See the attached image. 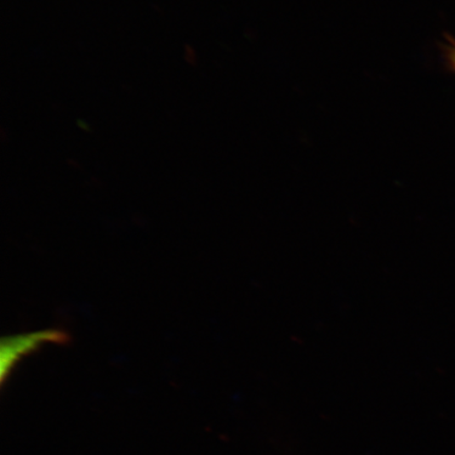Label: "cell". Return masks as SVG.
I'll return each instance as SVG.
<instances>
[{
    "label": "cell",
    "instance_id": "cell-2",
    "mask_svg": "<svg viewBox=\"0 0 455 455\" xmlns=\"http://www.w3.org/2000/svg\"><path fill=\"white\" fill-rule=\"evenodd\" d=\"M445 38L442 47L443 60L448 69L455 73V39L448 36Z\"/></svg>",
    "mask_w": 455,
    "mask_h": 455
},
{
    "label": "cell",
    "instance_id": "cell-1",
    "mask_svg": "<svg viewBox=\"0 0 455 455\" xmlns=\"http://www.w3.org/2000/svg\"><path fill=\"white\" fill-rule=\"evenodd\" d=\"M68 341H69V335L62 330L56 329L3 338L2 344H0L2 346L0 348V355H2L0 371H2L3 382L22 357L32 355L44 344L66 345Z\"/></svg>",
    "mask_w": 455,
    "mask_h": 455
}]
</instances>
